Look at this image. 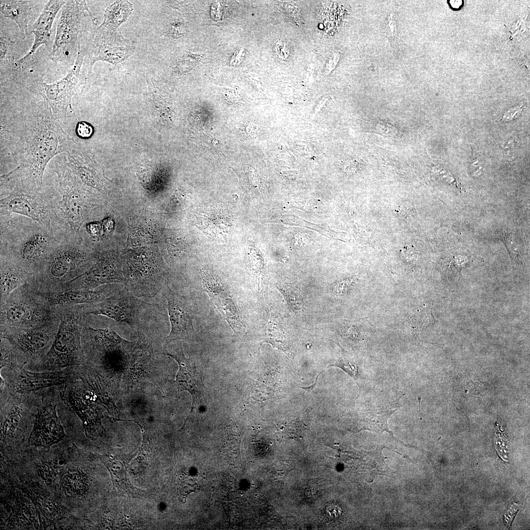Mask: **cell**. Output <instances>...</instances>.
Listing matches in <instances>:
<instances>
[{
    "label": "cell",
    "instance_id": "obj_1",
    "mask_svg": "<svg viewBox=\"0 0 530 530\" xmlns=\"http://www.w3.org/2000/svg\"><path fill=\"white\" fill-rule=\"evenodd\" d=\"M47 104L43 103L33 114L23 120L16 152L19 164L1 175L2 179L40 190L43 188L44 173L50 160L58 154L70 153L78 147Z\"/></svg>",
    "mask_w": 530,
    "mask_h": 530
},
{
    "label": "cell",
    "instance_id": "obj_8",
    "mask_svg": "<svg viewBox=\"0 0 530 530\" xmlns=\"http://www.w3.org/2000/svg\"><path fill=\"white\" fill-rule=\"evenodd\" d=\"M0 330L35 327L58 318L56 308L49 305L29 283L15 290L0 305Z\"/></svg>",
    "mask_w": 530,
    "mask_h": 530
},
{
    "label": "cell",
    "instance_id": "obj_11",
    "mask_svg": "<svg viewBox=\"0 0 530 530\" xmlns=\"http://www.w3.org/2000/svg\"><path fill=\"white\" fill-rule=\"evenodd\" d=\"M85 316H103L125 323L136 331L148 328L147 320L150 304L143 301L125 288L119 292L98 303L82 305Z\"/></svg>",
    "mask_w": 530,
    "mask_h": 530
},
{
    "label": "cell",
    "instance_id": "obj_22",
    "mask_svg": "<svg viewBox=\"0 0 530 530\" xmlns=\"http://www.w3.org/2000/svg\"><path fill=\"white\" fill-rule=\"evenodd\" d=\"M67 0H49L32 26L31 32L34 34L32 46L22 57L15 61V66L21 70L29 61L38 48L48 45L50 40L51 29L55 17Z\"/></svg>",
    "mask_w": 530,
    "mask_h": 530
},
{
    "label": "cell",
    "instance_id": "obj_6",
    "mask_svg": "<svg viewBox=\"0 0 530 530\" xmlns=\"http://www.w3.org/2000/svg\"><path fill=\"white\" fill-rule=\"evenodd\" d=\"M56 309L59 320L56 335L50 349L33 371H58L85 363L81 337L87 318L82 305L59 306Z\"/></svg>",
    "mask_w": 530,
    "mask_h": 530
},
{
    "label": "cell",
    "instance_id": "obj_30",
    "mask_svg": "<svg viewBox=\"0 0 530 530\" xmlns=\"http://www.w3.org/2000/svg\"><path fill=\"white\" fill-rule=\"evenodd\" d=\"M448 259L446 270L452 278L460 277L462 268L471 262V258L464 254H452Z\"/></svg>",
    "mask_w": 530,
    "mask_h": 530
},
{
    "label": "cell",
    "instance_id": "obj_3",
    "mask_svg": "<svg viewBox=\"0 0 530 530\" xmlns=\"http://www.w3.org/2000/svg\"><path fill=\"white\" fill-rule=\"evenodd\" d=\"M81 341L84 365L113 384L120 372L129 374V370L141 369L145 365L135 343L124 339L111 328H94L84 323Z\"/></svg>",
    "mask_w": 530,
    "mask_h": 530
},
{
    "label": "cell",
    "instance_id": "obj_26",
    "mask_svg": "<svg viewBox=\"0 0 530 530\" xmlns=\"http://www.w3.org/2000/svg\"><path fill=\"white\" fill-rule=\"evenodd\" d=\"M132 4L126 0H117L105 10L104 20L97 29L108 32L119 31V27L132 14Z\"/></svg>",
    "mask_w": 530,
    "mask_h": 530
},
{
    "label": "cell",
    "instance_id": "obj_5",
    "mask_svg": "<svg viewBox=\"0 0 530 530\" xmlns=\"http://www.w3.org/2000/svg\"><path fill=\"white\" fill-rule=\"evenodd\" d=\"M55 194L30 188L23 184L0 181V216H23L61 236L67 233L58 218Z\"/></svg>",
    "mask_w": 530,
    "mask_h": 530
},
{
    "label": "cell",
    "instance_id": "obj_17",
    "mask_svg": "<svg viewBox=\"0 0 530 530\" xmlns=\"http://www.w3.org/2000/svg\"><path fill=\"white\" fill-rule=\"evenodd\" d=\"M202 281L205 291L210 300L228 323L234 334L245 331L240 310L232 295L219 278L212 272L203 269Z\"/></svg>",
    "mask_w": 530,
    "mask_h": 530
},
{
    "label": "cell",
    "instance_id": "obj_19",
    "mask_svg": "<svg viewBox=\"0 0 530 530\" xmlns=\"http://www.w3.org/2000/svg\"><path fill=\"white\" fill-rule=\"evenodd\" d=\"M125 288L111 284L94 289H65L55 291H39L46 302L53 307L94 304L113 295Z\"/></svg>",
    "mask_w": 530,
    "mask_h": 530
},
{
    "label": "cell",
    "instance_id": "obj_4",
    "mask_svg": "<svg viewBox=\"0 0 530 530\" xmlns=\"http://www.w3.org/2000/svg\"><path fill=\"white\" fill-rule=\"evenodd\" d=\"M78 375L77 380L64 385L60 396L81 420L86 437L95 440L105 431L102 424L103 412L113 415L117 408L113 397L98 378Z\"/></svg>",
    "mask_w": 530,
    "mask_h": 530
},
{
    "label": "cell",
    "instance_id": "obj_31",
    "mask_svg": "<svg viewBox=\"0 0 530 530\" xmlns=\"http://www.w3.org/2000/svg\"><path fill=\"white\" fill-rule=\"evenodd\" d=\"M14 42L10 39L6 37L0 32V58L1 66L4 64H13L14 62V56L13 53V46Z\"/></svg>",
    "mask_w": 530,
    "mask_h": 530
},
{
    "label": "cell",
    "instance_id": "obj_20",
    "mask_svg": "<svg viewBox=\"0 0 530 530\" xmlns=\"http://www.w3.org/2000/svg\"><path fill=\"white\" fill-rule=\"evenodd\" d=\"M161 354L172 358L179 365L176 382L180 391H187L191 395L190 413L193 409H197L203 405L207 388L196 368L195 362L185 356L182 347L180 346L175 347L172 353L164 348Z\"/></svg>",
    "mask_w": 530,
    "mask_h": 530
},
{
    "label": "cell",
    "instance_id": "obj_12",
    "mask_svg": "<svg viewBox=\"0 0 530 530\" xmlns=\"http://www.w3.org/2000/svg\"><path fill=\"white\" fill-rule=\"evenodd\" d=\"M59 323L58 318L35 327L0 330V338L7 339L22 352L27 360L25 367L33 371L50 349Z\"/></svg>",
    "mask_w": 530,
    "mask_h": 530
},
{
    "label": "cell",
    "instance_id": "obj_13",
    "mask_svg": "<svg viewBox=\"0 0 530 530\" xmlns=\"http://www.w3.org/2000/svg\"><path fill=\"white\" fill-rule=\"evenodd\" d=\"M85 53L86 50H82L80 45L74 64L63 78L51 83L42 80L38 83L39 93L57 120L65 119L68 107L72 108L71 100L78 86Z\"/></svg>",
    "mask_w": 530,
    "mask_h": 530
},
{
    "label": "cell",
    "instance_id": "obj_38",
    "mask_svg": "<svg viewBox=\"0 0 530 530\" xmlns=\"http://www.w3.org/2000/svg\"><path fill=\"white\" fill-rule=\"evenodd\" d=\"M340 58V54L339 53H334L331 58L328 61V63L327 65V70L329 72H331L336 66Z\"/></svg>",
    "mask_w": 530,
    "mask_h": 530
},
{
    "label": "cell",
    "instance_id": "obj_21",
    "mask_svg": "<svg viewBox=\"0 0 530 530\" xmlns=\"http://www.w3.org/2000/svg\"><path fill=\"white\" fill-rule=\"evenodd\" d=\"M86 270L65 284V289H94L107 284L123 283L124 280L118 273L114 262L108 256H102L95 261Z\"/></svg>",
    "mask_w": 530,
    "mask_h": 530
},
{
    "label": "cell",
    "instance_id": "obj_39",
    "mask_svg": "<svg viewBox=\"0 0 530 530\" xmlns=\"http://www.w3.org/2000/svg\"><path fill=\"white\" fill-rule=\"evenodd\" d=\"M388 23L390 33L392 37H394L395 36L396 31L395 21L394 20L393 18L390 17L388 18Z\"/></svg>",
    "mask_w": 530,
    "mask_h": 530
},
{
    "label": "cell",
    "instance_id": "obj_24",
    "mask_svg": "<svg viewBox=\"0 0 530 530\" xmlns=\"http://www.w3.org/2000/svg\"><path fill=\"white\" fill-rule=\"evenodd\" d=\"M134 48L131 45L116 46L109 44L93 43L89 55L91 73L93 64L98 61H106L113 65L120 63L131 56Z\"/></svg>",
    "mask_w": 530,
    "mask_h": 530
},
{
    "label": "cell",
    "instance_id": "obj_2",
    "mask_svg": "<svg viewBox=\"0 0 530 530\" xmlns=\"http://www.w3.org/2000/svg\"><path fill=\"white\" fill-rule=\"evenodd\" d=\"M0 259L19 265L33 277L67 237L18 216H0Z\"/></svg>",
    "mask_w": 530,
    "mask_h": 530
},
{
    "label": "cell",
    "instance_id": "obj_14",
    "mask_svg": "<svg viewBox=\"0 0 530 530\" xmlns=\"http://www.w3.org/2000/svg\"><path fill=\"white\" fill-rule=\"evenodd\" d=\"M78 367L48 371H28L24 367L10 369L13 375L9 382L4 381L6 391L9 395H30L39 390L64 385L79 378Z\"/></svg>",
    "mask_w": 530,
    "mask_h": 530
},
{
    "label": "cell",
    "instance_id": "obj_10",
    "mask_svg": "<svg viewBox=\"0 0 530 530\" xmlns=\"http://www.w3.org/2000/svg\"><path fill=\"white\" fill-rule=\"evenodd\" d=\"M86 11L94 25L97 19L89 9L85 0H67L61 9L50 59L55 63L73 66L79 52L82 20Z\"/></svg>",
    "mask_w": 530,
    "mask_h": 530
},
{
    "label": "cell",
    "instance_id": "obj_34",
    "mask_svg": "<svg viewBox=\"0 0 530 530\" xmlns=\"http://www.w3.org/2000/svg\"><path fill=\"white\" fill-rule=\"evenodd\" d=\"M76 134L81 138H88L93 133V129L92 126L84 121H79L76 126Z\"/></svg>",
    "mask_w": 530,
    "mask_h": 530
},
{
    "label": "cell",
    "instance_id": "obj_7",
    "mask_svg": "<svg viewBox=\"0 0 530 530\" xmlns=\"http://www.w3.org/2000/svg\"><path fill=\"white\" fill-rule=\"evenodd\" d=\"M82 240L76 236L63 239L33 277L31 284L43 292L55 291L86 270L90 258Z\"/></svg>",
    "mask_w": 530,
    "mask_h": 530
},
{
    "label": "cell",
    "instance_id": "obj_29",
    "mask_svg": "<svg viewBox=\"0 0 530 530\" xmlns=\"http://www.w3.org/2000/svg\"><path fill=\"white\" fill-rule=\"evenodd\" d=\"M99 458L109 471L114 486L127 489L129 491L135 489L128 479L124 466L121 462L107 455H101Z\"/></svg>",
    "mask_w": 530,
    "mask_h": 530
},
{
    "label": "cell",
    "instance_id": "obj_9",
    "mask_svg": "<svg viewBox=\"0 0 530 530\" xmlns=\"http://www.w3.org/2000/svg\"><path fill=\"white\" fill-rule=\"evenodd\" d=\"M54 171L59 195L55 194L57 216L69 234L81 237L80 229L87 208L85 188L63 162L55 163Z\"/></svg>",
    "mask_w": 530,
    "mask_h": 530
},
{
    "label": "cell",
    "instance_id": "obj_35",
    "mask_svg": "<svg viewBox=\"0 0 530 530\" xmlns=\"http://www.w3.org/2000/svg\"><path fill=\"white\" fill-rule=\"evenodd\" d=\"M53 465L51 463H45L42 465H41L40 469H39V472L45 480L49 481L50 479L53 478L55 476V471L54 467L53 466Z\"/></svg>",
    "mask_w": 530,
    "mask_h": 530
},
{
    "label": "cell",
    "instance_id": "obj_40",
    "mask_svg": "<svg viewBox=\"0 0 530 530\" xmlns=\"http://www.w3.org/2000/svg\"><path fill=\"white\" fill-rule=\"evenodd\" d=\"M450 3L451 6L453 8L457 9V8H458L459 7H460L461 4H462V0H450Z\"/></svg>",
    "mask_w": 530,
    "mask_h": 530
},
{
    "label": "cell",
    "instance_id": "obj_27",
    "mask_svg": "<svg viewBox=\"0 0 530 530\" xmlns=\"http://www.w3.org/2000/svg\"><path fill=\"white\" fill-rule=\"evenodd\" d=\"M60 485L66 495L77 497L85 493L88 482L84 474L77 470H70L62 476Z\"/></svg>",
    "mask_w": 530,
    "mask_h": 530
},
{
    "label": "cell",
    "instance_id": "obj_36",
    "mask_svg": "<svg viewBox=\"0 0 530 530\" xmlns=\"http://www.w3.org/2000/svg\"><path fill=\"white\" fill-rule=\"evenodd\" d=\"M181 24L174 22L170 25L168 33L172 38H178L183 35L181 30Z\"/></svg>",
    "mask_w": 530,
    "mask_h": 530
},
{
    "label": "cell",
    "instance_id": "obj_37",
    "mask_svg": "<svg viewBox=\"0 0 530 530\" xmlns=\"http://www.w3.org/2000/svg\"><path fill=\"white\" fill-rule=\"evenodd\" d=\"M523 108V107L520 106L510 109L504 114L502 120H504V121H509L515 118L517 116L519 115Z\"/></svg>",
    "mask_w": 530,
    "mask_h": 530
},
{
    "label": "cell",
    "instance_id": "obj_15",
    "mask_svg": "<svg viewBox=\"0 0 530 530\" xmlns=\"http://www.w3.org/2000/svg\"><path fill=\"white\" fill-rule=\"evenodd\" d=\"M160 293L167 302L171 329L166 337L164 348L173 341L183 340L192 343L196 341V334L193 326L194 306L191 298L182 295L172 291L167 283Z\"/></svg>",
    "mask_w": 530,
    "mask_h": 530
},
{
    "label": "cell",
    "instance_id": "obj_23",
    "mask_svg": "<svg viewBox=\"0 0 530 530\" xmlns=\"http://www.w3.org/2000/svg\"><path fill=\"white\" fill-rule=\"evenodd\" d=\"M0 305L15 290L29 282L33 275L11 262L0 259Z\"/></svg>",
    "mask_w": 530,
    "mask_h": 530
},
{
    "label": "cell",
    "instance_id": "obj_32",
    "mask_svg": "<svg viewBox=\"0 0 530 530\" xmlns=\"http://www.w3.org/2000/svg\"><path fill=\"white\" fill-rule=\"evenodd\" d=\"M333 366L340 368L355 379L358 377L359 371L357 366L346 359H340Z\"/></svg>",
    "mask_w": 530,
    "mask_h": 530
},
{
    "label": "cell",
    "instance_id": "obj_16",
    "mask_svg": "<svg viewBox=\"0 0 530 530\" xmlns=\"http://www.w3.org/2000/svg\"><path fill=\"white\" fill-rule=\"evenodd\" d=\"M124 279L126 289L139 298H151L160 293L167 283L153 258L130 257Z\"/></svg>",
    "mask_w": 530,
    "mask_h": 530
},
{
    "label": "cell",
    "instance_id": "obj_25",
    "mask_svg": "<svg viewBox=\"0 0 530 530\" xmlns=\"http://www.w3.org/2000/svg\"><path fill=\"white\" fill-rule=\"evenodd\" d=\"M30 1L1 0L0 12L18 25L21 37L25 39L28 34V23L31 13Z\"/></svg>",
    "mask_w": 530,
    "mask_h": 530
},
{
    "label": "cell",
    "instance_id": "obj_18",
    "mask_svg": "<svg viewBox=\"0 0 530 530\" xmlns=\"http://www.w3.org/2000/svg\"><path fill=\"white\" fill-rule=\"evenodd\" d=\"M65 436L57 416L54 402H42L37 407L34 422L28 438V445L50 448Z\"/></svg>",
    "mask_w": 530,
    "mask_h": 530
},
{
    "label": "cell",
    "instance_id": "obj_28",
    "mask_svg": "<svg viewBox=\"0 0 530 530\" xmlns=\"http://www.w3.org/2000/svg\"><path fill=\"white\" fill-rule=\"evenodd\" d=\"M0 369L24 367L27 363L25 355L8 340L0 338Z\"/></svg>",
    "mask_w": 530,
    "mask_h": 530
},
{
    "label": "cell",
    "instance_id": "obj_33",
    "mask_svg": "<svg viewBox=\"0 0 530 530\" xmlns=\"http://www.w3.org/2000/svg\"><path fill=\"white\" fill-rule=\"evenodd\" d=\"M280 291L282 292V293L285 296L286 299L290 305L295 306V308L299 309L300 307L302 305L303 301L300 296L298 294H295L294 292L289 290H286V288L282 287L279 288Z\"/></svg>",
    "mask_w": 530,
    "mask_h": 530
}]
</instances>
